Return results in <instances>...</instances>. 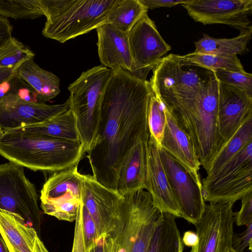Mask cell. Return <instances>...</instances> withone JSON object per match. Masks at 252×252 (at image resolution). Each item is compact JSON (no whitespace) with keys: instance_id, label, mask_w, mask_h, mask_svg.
Masks as SVG:
<instances>
[{"instance_id":"1","label":"cell","mask_w":252,"mask_h":252,"mask_svg":"<svg viewBox=\"0 0 252 252\" xmlns=\"http://www.w3.org/2000/svg\"><path fill=\"white\" fill-rule=\"evenodd\" d=\"M150 83L122 68L112 70L104 91L98 127L87 158L93 176L116 189L123 161L139 140H148Z\"/></svg>"},{"instance_id":"2","label":"cell","mask_w":252,"mask_h":252,"mask_svg":"<svg viewBox=\"0 0 252 252\" xmlns=\"http://www.w3.org/2000/svg\"><path fill=\"white\" fill-rule=\"evenodd\" d=\"M85 152L80 141L0 128V155L34 171L54 173L78 165Z\"/></svg>"},{"instance_id":"3","label":"cell","mask_w":252,"mask_h":252,"mask_svg":"<svg viewBox=\"0 0 252 252\" xmlns=\"http://www.w3.org/2000/svg\"><path fill=\"white\" fill-rule=\"evenodd\" d=\"M207 75L197 95L165 107L190 138L205 170L223 146L218 124L219 82L213 72Z\"/></svg>"},{"instance_id":"4","label":"cell","mask_w":252,"mask_h":252,"mask_svg":"<svg viewBox=\"0 0 252 252\" xmlns=\"http://www.w3.org/2000/svg\"><path fill=\"white\" fill-rule=\"evenodd\" d=\"M116 0H38L46 21V37L61 43L96 29L106 23Z\"/></svg>"},{"instance_id":"5","label":"cell","mask_w":252,"mask_h":252,"mask_svg":"<svg viewBox=\"0 0 252 252\" xmlns=\"http://www.w3.org/2000/svg\"><path fill=\"white\" fill-rule=\"evenodd\" d=\"M161 213L144 189L123 196L111 234L117 252H147Z\"/></svg>"},{"instance_id":"6","label":"cell","mask_w":252,"mask_h":252,"mask_svg":"<svg viewBox=\"0 0 252 252\" xmlns=\"http://www.w3.org/2000/svg\"><path fill=\"white\" fill-rule=\"evenodd\" d=\"M112 72L111 69L102 65L93 67L82 72L68 87L70 109L87 153L97 133L103 95Z\"/></svg>"},{"instance_id":"7","label":"cell","mask_w":252,"mask_h":252,"mask_svg":"<svg viewBox=\"0 0 252 252\" xmlns=\"http://www.w3.org/2000/svg\"><path fill=\"white\" fill-rule=\"evenodd\" d=\"M70 108L39 101L36 92L16 74L0 84V128L10 129L43 122Z\"/></svg>"},{"instance_id":"8","label":"cell","mask_w":252,"mask_h":252,"mask_svg":"<svg viewBox=\"0 0 252 252\" xmlns=\"http://www.w3.org/2000/svg\"><path fill=\"white\" fill-rule=\"evenodd\" d=\"M201 184L204 200L209 202L235 203L252 191V140Z\"/></svg>"},{"instance_id":"9","label":"cell","mask_w":252,"mask_h":252,"mask_svg":"<svg viewBox=\"0 0 252 252\" xmlns=\"http://www.w3.org/2000/svg\"><path fill=\"white\" fill-rule=\"evenodd\" d=\"M35 186L24 168L9 162L0 165V209L17 214L40 236L42 216Z\"/></svg>"},{"instance_id":"10","label":"cell","mask_w":252,"mask_h":252,"mask_svg":"<svg viewBox=\"0 0 252 252\" xmlns=\"http://www.w3.org/2000/svg\"><path fill=\"white\" fill-rule=\"evenodd\" d=\"M149 83L154 94L169 108L197 95L204 86V79L195 70H185L179 55L170 54L154 68Z\"/></svg>"},{"instance_id":"11","label":"cell","mask_w":252,"mask_h":252,"mask_svg":"<svg viewBox=\"0 0 252 252\" xmlns=\"http://www.w3.org/2000/svg\"><path fill=\"white\" fill-rule=\"evenodd\" d=\"M235 203L209 202L194 225L198 241L190 252H227L232 248Z\"/></svg>"},{"instance_id":"12","label":"cell","mask_w":252,"mask_h":252,"mask_svg":"<svg viewBox=\"0 0 252 252\" xmlns=\"http://www.w3.org/2000/svg\"><path fill=\"white\" fill-rule=\"evenodd\" d=\"M159 150L181 218L194 225L201 219L206 205L199 175L190 172L162 148Z\"/></svg>"},{"instance_id":"13","label":"cell","mask_w":252,"mask_h":252,"mask_svg":"<svg viewBox=\"0 0 252 252\" xmlns=\"http://www.w3.org/2000/svg\"><path fill=\"white\" fill-rule=\"evenodd\" d=\"M128 35L131 57L130 73L139 79L146 81L150 71L171 47L164 40L147 13L135 25Z\"/></svg>"},{"instance_id":"14","label":"cell","mask_w":252,"mask_h":252,"mask_svg":"<svg viewBox=\"0 0 252 252\" xmlns=\"http://www.w3.org/2000/svg\"><path fill=\"white\" fill-rule=\"evenodd\" d=\"M181 5L195 21L203 25L224 24L240 32L252 29L249 18L252 0H189Z\"/></svg>"},{"instance_id":"15","label":"cell","mask_w":252,"mask_h":252,"mask_svg":"<svg viewBox=\"0 0 252 252\" xmlns=\"http://www.w3.org/2000/svg\"><path fill=\"white\" fill-rule=\"evenodd\" d=\"M81 201L97 228L99 236L111 234L114 229L123 199L115 189L104 186L93 175L82 174Z\"/></svg>"},{"instance_id":"16","label":"cell","mask_w":252,"mask_h":252,"mask_svg":"<svg viewBox=\"0 0 252 252\" xmlns=\"http://www.w3.org/2000/svg\"><path fill=\"white\" fill-rule=\"evenodd\" d=\"M145 189L161 212L181 218L179 206L161 160L159 147L150 135L147 144Z\"/></svg>"},{"instance_id":"17","label":"cell","mask_w":252,"mask_h":252,"mask_svg":"<svg viewBox=\"0 0 252 252\" xmlns=\"http://www.w3.org/2000/svg\"><path fill=\"white\" fill-rule=\"evenodd\" d=\"M218 87V128L224 146L252 117V96L220 82Z\"/></svg>"},{"instance_id":"18","label":"cell","mask_w":252,"mask_h":252,"mask_svg":"<svg viewBox=\"0 0 252 252\" xmlns=\"http://www.w3.org/2000/svg\"><path fill=\"white\" fill-rule=\"evenodd\" d=\"M97 50L101 65L112 70L130 72L131 57L128 34L106 23L96 29Z\"/></svg>"},{"instance_id":"19","label":"cell","mask_w":252,"mask_h":252,"mask_svg":"<svg viewBox=\"0 0 252 252\" xmlns=\"http://www.w3.org/2000/svg\"><path fill=\"white\" fill-rule=\"evenodd\" d=\"M0 234L9 252H48L36 231L24 219L0 209Z\"/></svg>"},{"instance_id":"20","label":"cell","mask_w":252,"mask_h":252,"mask_svg":"<svg viewBox=\"0 0 252 252\" xmlns=\"http://www.w3.org/2000/svg\"><path fill=\"white\" fill-rule=\"evenodd\" d=\"M165 114L166 123L161 147L190 172L199 175L201 165L192 140L173 114L166 108Z\"/></svg>"},{"instance_id":"21","label":"cell","mask_w":252,"mask_h":252,"mask_svg":"<svg viewBox=\"0 0 252 252\" xmlns=\"http://www.w3.org/2000/svg\"><path fill=\"white\" fill-rule=\"evenodd\" d=\"M148 140L137 141L123 161L116 189L122 196L139 189H145Z\"/></svg>"},{"instance_id":"22","label":"cell","mask_w":252,"mask_h":252,"mask_svg":"<svg viewBox=\"0 0 252 252\" xmlns=\"http://www.w3.org/2000/svg\"><path fill=\"white\" fill-rule=\"evenodd\" d=\"M16 72L36 92L41 102L50 100L60 93L59 78L52 72L41 68L32 59L24 62Z\"/></svg>"},{"instance_id":"23","label":"cell","mask_w":252,"mask_h":252,"mask_svg":"<svg viewBox=\"0 0 252 252\" xmlns=\"http://www.w3.org/2000/svg\"><path fill=\"white\" fill-rule=\"evenodd\" d=\"M5 130L32 132L66 140L80 141L76 121L70 108L43 122Z\"/></svg>"},{"instance_id":"24","label":"cell","mask_w":252,"mask_h":252,"mask_svg":"<svg viewBox=\"0 0 252 252\" xmlns=\"http://www.w3.org/2000/svg\"><path fill=\"white\" fill-rule=\"evenodd\" d=\"M77 166L54 173L43 186L40 200L64 196H72L81 200L82 179Z\"/></svg>"},{"instance_id":"25","label":"cell","mask_w":252,"mask_h":252,"mask_svg":"<svg viewBox=\"0 0 252 252\" xmlns=\"http://www.w3.org/2000/svg\"><path fill=\"white\" fill-rule=\"evenodd\" d=\"M174 217L162 213L147 252H183L184 245Z\"/></svg>"},{"instance_id":"26","label":"cell","mask_w":252,"mask_h":252,"mask_svg":"<svg viewBox=\"0 0 252 252\" xmlns=\"http://www.w3.org/2000/svg\"><path fill=\"white\" fill-rule=\"evenodd\" d=\"M252 29H250L231 38H217L205 34L195 42L194 52L225 56L241 55L248 50L247 45L252 38Z\"/></svg>"},{"instance_id":"27","label":"cell","mask_w":252,"mask_h":252,"mask_svg":"<svg viewBox=\"0 0 252 252\" xmlns=\"http://www.w3.org/2000/svg\"><path fill=\"white\" fill-rule=\"evenodd\" d=\"M148 10L140 0H116L108 11L106 23L128 34Z\"/></svg>"},{"instance_id":"28","label":"cell","mask_w":252,"mask_h":252,"mask_svg":"<svg viewBox=\"0 0 252 252\" xmlns=\"http://www.w3.org/2000/svg\"><path fill=\"white\" fill-rule=\"evenodd\" d=\"M252 140V117L248 118L232 138L217 154L205 170L206 177L215 174L231 159L247 143Z\"/></svg>"},{"instance_id":"29","label":"cell","mask_w":252,"mask_h":252,"mask_svg":"<svg viewBox=\"0 0 252 252\" xmlns=\"http://www.w3.org/2000/svg\"><path fill=\"white\" fill-rule=\"evenodd\" d=\"M179 58L183 66H199L211 71L220 69L239 72L245 71L237 56H225L193 52L183 56L179 55Z\"/></svg>"},{"instance_id":"30","label":"cell","mask_w":252,"mask_h":252,"mask_svg":"<svg viewBox=\"0 0 252 252\" xmlns=\"http://www.w3.org/2000/svg\"><path fill=\"white\" fill-rule=\"evenodd\" d=\"M0 16L15 19H35L44 16L38 0H0Z\"/></svg>"},{"instance_id":"31","label":"cell","mask_w":252,"mask_h":252,"mask_svg":"<svg viewBox=\"0 0 252 252\" xmlns=\"http://www.w3.org/2000/svg\"><path fill=\"white\" fill-rule=\"evenodd\" d=\"M81 200L72 196L41 200V207L45 214L59 220L75 221Z\"/></svg>"},{"instance_id":"32","label":"cell","mask_w":252,"mask_h":252,"mask_svg":"<svg viewBox=\"0 0 252 252\" xmlns=\"http://www.w3.org/2000/svg\"><path fill=\"white\" fill-rule=\"evenodd\" d=\"M34 56L28 46L13 37L0 50V67L16 70L24 62L33 59Z\"/></svg>"},{"instance_id":"33","label":"cell","mask_w":252,"mask_h":252,"mask_svg":"<svg viewBox=\"0 0 252 252\" xmlns=\"http://www.w3.org/2000/svg\"><path fill=\"white\" fill-rule=\"evenodd\" d=\"M147 122L150 135L160 148L166 123L165 107L154 94L149 101Z\"/></svg>"},{"instance_id":"34","label":"cell","mask_w":252,"mask_h":252,"mask_svg":"<svg viewBox=\"0 0 252 252\" xmlns=\"http://www.w3.org/2000/svg\"><path fill=\"white\" fill-rule=\"evenodd\" d=\"M220 82L232 86L252 96V74L246 71L217 69L213 71Z\"/></svg>"},{"instance_id":"35","label":"cell","mask_w":252,"mask_h":252,"mask_svg":"<svg viewBox=\"0 0 252 252\" xmlns=\"http://www.w3.org/2000/svg\"><path fill=\"white\" fill-rule=\"evenodd\" d=\"M81 203L82 206V228L85 249L100 236L98 235L94 220L81 201Z\"/></svg>"},{"instance_id":"36","label":"cell","mask_w":252,"mask_h":252,"mask_svg":"<svg viewBox=\"0 0 252 252\" xmlns=\"http://www.w3.org/2000/svg\"><path fill=\"white\" fill-rule=\"evenodd\" d=\"M240 210L234 213V220L237 226L247 225L252 221V191L241 199Z\"/></svg>"},{"instance_id":"37","label":"cell","mask_w":252,"mask_h":252,"mask_svg":"<svg viewBox=\"0 0 252 252\" xmlns=\"http://www.w3.org/2000/svg\"><path fill=\"white\" fill-rule=\"evenodd\" d=\"M246 230L241 233L233 234L232 239V248L237 252H244L248 248L252 251V221L247 225Z\"/></svg>"},{"instance_id":"38","label":"cell","mask_w":252,"mask_h":252,"mask_svg":"<svg viewBox=\"0 0 252 252\" xmlns=\"http://www.w3.org/2000/svg\"><path fill=\"white\" fill-rule=\"evenodd\" d=\"M115 247V243L111 234H103L85 249V252H113Z\"/></svg>"},{"instance_id":"39","label":"cell","mask_w":252,"mask_h":252,"mask_svg":"<svg viewBox=\"0 0 252 252\" xmlns=\"http://www.w3.org/2000/svg\"><path fill=\"white\" fill-rule=\"evenodd\" d=\"M72 252H85V244L82 228V206L80 201L75 220Z\"/></svg>"},{"instance_id":"40","label":"cell","mask_w":252,"mask_h":252,"mask_svg":"<svg viewBox=\"0 0 252 252\" xmlns=\"http://www.w3.org/2000/svg\"><path fill=\"white\" fill-rule=\"evenodd\" d=\"M13 27L9 20L0 16V50L12 39Z\"/></svg>"},{"instance_id":"41","label":"cell","mask_w":252,"mask_h":252,"mask_svg":"<svg viewBox=\"0 0 252 252\" xmlns=\"http://www.w3.org/2000/svg\"><path fill=\"white\" fill-rule=\"evenodd\" d=\"M148 9L159 7H171L187 3L189 0H140Z\"/></svg>"},{"instance_id":"42","label":"cell","mask_w":252,"mask_h":252,"mask_svg":"<svg viewBox=\"0 0 252 252\" xmlns=\"http://www.w3.org/2000/svg\"><path fill=\"white\" fill-rule=\"evenodd\" d=\"M182 239L183 244L187 247H194L198 241L196 233L191 230L185 231Z\"/></svg>"},{"instance_id":"43","label":"cell","mask_w":252,"mask_h":252,"mask_svg":"<svg viewBox=\"0 0 252 252\" xmlns=\"http://www.w3.org/2000/svg\"><path fill=\"white\" fill-rule=\"evenodd\" d=\"M16 71L12 68L0 67V84L15 74Z\"/></svg>"},{"instance_id":"44","label":"cell","mask_w":252,"mask_h":252,"mask_svg":"<svg viewBox=\"0 0 252 252\" xmlns=\"http://www.w3.org/2000/svg\"><path fill=\"white\" fill-rule=\"evenodd\" d=\"M0 252H9L7 246L1 236H0Z\"/></svg>"},{"instance_id":"45","label":"cell","mask_w":252,"mask_h":252,"mask_svg":"<svg viewBox=\"0 0 252 252\" xmlns=\"http://www.w3.org/2000/svg\"><path fill=\"white\" fill-rule=\"evenodd\" d=\"M227 252H236L232 248H231L229 250H228Z\"/></svg>"},{"instance_id":"46","label":"cell","mask_w":252,"mask_h":252,"mask_svg":"<svg viewBox=\"0 0 252 252\" xmlns=\"http://www.w3.org/2000/svg\"><path fill=\"white\" fill-rule=\"evenodd\" d=\"M114 242H115V241H114ZM113 252H117V247H116V244H115V249H114V251H113Z\"/></svg>"}]
</instances>
